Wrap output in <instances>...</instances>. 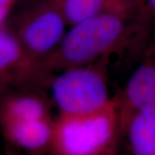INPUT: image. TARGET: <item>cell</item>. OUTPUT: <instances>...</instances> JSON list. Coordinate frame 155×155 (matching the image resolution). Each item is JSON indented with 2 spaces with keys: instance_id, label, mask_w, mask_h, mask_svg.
Segmentation results:
<instances>
[{
  "instance_id": "13",
  "label": "cell",
  "mask_w": 155,
  "mask_h": 155,
  "mask_svg": "<svg viewBox=\"0 0 155 155\" xmlns=\"http://www.w3.org/2000/svg\"><path fill=\"white\" fill-rule=\"evenodd\" d=\"M11 10V8L10 7H0V26L5 25V22Z\"/></svg>"
},
{
  "instance_id": "1",
  "label": "cell",
  "mask_w": 155,
  "mask_h": 155,
  "mask_svg": "<svg viewBox=\"0 0 155 155\" xmlns=\"http://www.w3.org/2000/svg\"><path fill=\"white\" fill-rule=\"evenodd\" d=\"M134 40L141 41L138 15L133 19L104 15L82 21L67 30L52 53L31 66L25 82L103 61Z\"/></svg>"
},
{
  "instance_id": "14",
  "label": "cell",
  "mask_w": 155,
  "mask_h": 155,
  "mask_svg": "<svg viewBox=\"0 0 155 155\" xmlns=\"http://www.w3.org/2000/svg\"><path fill=\"white\" fill-rule=\"evenodd\" d=\"M17 0H0V7H10L12 8V6L16 4Z\"/></svg>"
},
{
  "instance_id": "12",
  "label": "cell",
  "mask_w": 155,
  "mask_h": 155,
  "mask_svg": "<svg viewBox=\"0 0 155 155\" xmlns=\"http://www.w3.org/2000/svg\"><path fill=\"white\" fill-rule=\"evenodd\" d=\"M4 155H23L21 151H19L14 147H12L10 144L6 143L4 149Z\"/></svg>"
},
{
  "instance_id": "11",
  "label": "cell",
  "mask_w": 155,
  "mask_h": 155,
  "mask_svg": "<svg viewBox=\"0 0 155 155\" xmlns=\"http://www.w3.org/2000/svg\"><path fill=\"white\" fill-rule=\"evenodd\" d=\"M147 24L148 35L147 48L155 47V0H144V6L140 9Z\"/></svg>"
},
{
  "instance_id": "4",
  "label": "cell",
  "mask_w": 155,
  "mask_h": 155,
  "mask_svg": "<svg viewBox=\"0 0 155 155\" xmlns=\"http://www.w3.org/2000/svg\"><path fill=\"white\" fill-rule=\"evenodd\" d=\"M67 27L57 0L40 2L18 16L11 30L22 46L28 69L54 51L67 32Z\"/></svg>"
},
{
  "instance_id": "5",
  "label": "cell",
  "mask_w": 155,
  "mask_h": 155,
  "mask_svg": "<svg viewBox=\"0 0 155 155\" xmlns=\"http://www.w3.org/2000/svg\"><path fill=\"white\" fill-rule=\"evenodd\" d=\"M118 107L155 116V48L143 53L141 63L131 74L119 97Z\"/></svg>"
},
{
  "instance_id": "6",
  "label": "cell",
  "mask_w": 155,
  "mask_h": 155,
  "mask_svg": "<svg viewBox=\"0 0 155 155\" xmlns=\"http://www.w3.org/2000/svg\"><path fill=\"white\" fill-rule=\"evenodd\" d=\"M5 142L29 155H42L50 150L54 119L46 117L35 121L0 124Z\"/></svg>"
},
{
  "instance_id": "2",
  "label": "cell",
  "mask_w": 155,
  "mask_h": 155,
  "mask_svg": "<svg viewBox=\"0 0 155 155\" xmlns=\"http://www.w3.org/2000/svg\"><path fill=\"white\" fill-rule=\"evenodd\" d=\"M115 99V98H114ZM121 138L117 102L88 115H64L54 120L53 155H116Z\"/></svg>"
},
{
  "instance_id": "8",
  "label": "cell",
  "mask_w": 155,
  "mask_h": 155,
  "mask_svg": "<svg viewBox=\"0 0 155 155\" xmlns=\"http://www.w3.org/2000/svg\"><path fill=\"white\" fill-rule=\"evenodd\" d=\"M119 114L121 136L129 154L155 155V116L121 108Z\"/></svg>"
},
{
  "instance_id": "7",
  "label": "cell",
  "mask_w": 155,
  "mask_h": 155,
  "mask_svg": "<svg viewBox=\"0 0 155 155\" xmlns=\"http://www.w3.org/2000/svg\"><path fill=\"white\" fill-rule=\"evenodd\" d=\"M68 27L104 15L133 19L140 8L134 0H57Z\"/></svg>"
},
{
  "instance_id": "3",
  "label": "cell",
  "mask_w": 155,
  "mask_h": 155,
  "mask_svg": "<svg viewBox=\"0 0 155 155\" xmlns=\"http://www.w3.org/2000/svg\"><path fill=\"white\" fill-rule=\"evenodd\" d=\"M50 86L60 114H93L105 110L115 102L109 93L104 61L58 72Z\"/></svg>"
},
{
  "instance_id": "15",
  "label": "cell",
  "mask_w": 155,
  "mask_h": 155,
  "mask_svg": "<svg viewBox=\"0 0 155 155\" xmlns=\"http://www.w3.org/2000/svg\"><path fill=\"white\" fill-rule=\"evenodd\" d=\"M134 1L135 4L139 6L140 9L143 8V6H144V0H134Z\"/></svg>"
},
{
  "instance_id": "9",
  "label": "cell",
  "mask_w": 155,
  "mask_h": 155,
  "mask_svg": "<svg viewBox=\"0 0 155 155\" xmlns=\"http://www.w3.org/2000/svg\"><path fill=\"white\" fill-rule=\"evenodd\" d=\"M48 102L28 91H14L0 97V124L35 121L50 117Z\"/></svg>"
},
{
  "instance_id": "10",
  "label": "cell",
  "mask_w": 155,
  "mask_h": 155,
  "mask_svg": "<svg viewBox=\"0 0 155 155\" xmlns=\"http://www.w3.org/2000/svg\"><path fill=\"white\" fill-rule=\"evenodd\" d=\"M28 69V61L17 36L5 25L0 26V83H24Z\"/></svg>"
}]
</instances>
